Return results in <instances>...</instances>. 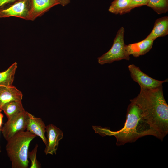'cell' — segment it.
<instances>
[{
    "label": "cell",
    "mask_w": 168,
    "mask_h": 168,
    "mask_svg": "<svg viewBox=\"0 0 168 168\" xmlns=\"http://www.w3.org/2000/svg\"><path fill=\"white\" fill-rule=\"evenodd\" d=\"M130 100L140 109L153 136L162 141L168 133V105L162 86L153 89L140 88L139 93Z\"/></svg>",
    "instance_id": "6da1fadb"
},
{
    "label": "cell",
    "mask_w": 168,
    "mask_h": 168,
    "mask_svg": "<svg viewBox=\"0 0 168 168\" xmlns=\"http://www.w3.org/2000/svg\"><path fill=\"white\" fill-rule=\"evenodd\" d=\"M93 128L96 133L102 136H114L116 139V144L119 146L134 142L144 136H153L152 132L143 118L140 109L132 102H130L128 107L126 121L121 129L113 131L98 126H93Z\"/></svg>",
    "instance_id": "7a4b0ae2"
},
{
    "label": "cell",
    "mask_w": 168,
    "mask_h": 168,
    "mask_svg": "<svg viewBox=\"0 0 168 168\" xmlns=\"http://www.w3.org/2000/svg\"><path fill=\"white\" fill-rule=\"evenodd\" d=\"M36 136L27 131H20L7 141L5 148L12 168H28L29 146Z\"/></svg>",
    "instance_id": "3957f363"
},
{
    "label": "cell",
    "mask_w": 168,
    "mask_h": 168,
    "mask_svg": "<svg viewBox=\"0 0 168 168\" xmlns=\"http://www.w3.org/2000/svg\"><path fill=\"white\" fill-rule=\"evenodd\" d=\"M124 32L123 27L119 29L111 48L107 52L98 58V62L100 64L110 63L114 61L123 59L130 60V57L127 55L125 51L126 45L124 41Z\"/></svg>",
    "instance_id": "277c9868"
},
{
    "label": "cell",
    "mask_w": 168,
    "mask_h": 168,
    "mask_svg": "<svg viewBox=\"0 0 168 168\" xmlns=\"http://www.w3.org/2000/svg\"><path fill=\"white\" fill-rule=\"evenodd\" d=\"M28 112L24 110L7 119L4 124L1 131L6 141L16 133L26 129L28 118Z\"/></svg>",
    "instance_id": "5b68a950"
},
{
    "label": "cell",
    "mask_w": 168,
    "mask_h": 168,
    "mask_svg": "<svg viewBox=\"0 0 168 168\" xmlns=\"http://www.w3.org/2000/svg\"><path fill=\"white\" fill-rule=\"evenodd\" d=\"M0 8V18L16 17L30 20L29 0H18Z\"/></svg>",
    "instance_id": "8992f818"
},
{
    "label": "cell",
    "mask_w": 168,
    "mask_h": 168,
    "mask_svg": "<svg viewBox=\"0 0 168 168\" xmlns=\"http://www.w3.org/2000/svg\"><path fill=\"white\" fill-rule=\"evenodd\" d=\"M132 78L140 86V88L153 89L162 85L164 83L168 82L167 79L160 81L153 78L143 72L140 68L133 64L128 66Z\"/></svg>",
    "instance_id": "52a82bcc"
},
{
    "label": "cell",
    "mask_w": 168,
    "mask_h": 168,
    "mask_svg": "<svg viewBox=\"0 0 168 168\" xmlns=\"http://www.w3.org/2000/svg\"><path fill=\"white\" fill-rule=\"evenodd\" d=\"M47 144L44 152L46 155L56 154L59 141L62 139L63 133L59 128L53 124L46 126Z\"/></svg>",
    "instance_id": "ba28073f"
},
{
    "label": "cell",
    "mask_w": 168,
    "mask_h": 168,
    "mask_svg": "<svg viewBox=\"0 0 168 168\" xmlns=\"http://www.w3.org/2000/svg\"><path fill=\"white\" fill-rule=\"evenodd\" d=\"M30 18L34 21L53 7L59 4L58 0H29Z\"/></svg>",
    "instance_id": "9c48e42d"
},
{
    "label": "cell",
    "mask_w": 168,
    "mask_h": 168,
    "mask_svg": "<svg viewBox=\"0 0 168 168\" xmlns=\"http://www.w3.org/2000/svg\"><path fill=\"white\" fill-rule=\"evenodd\" d=\"M28 114L26 131L40 137L46 146L47 142L45 135L46 126L44 123L41 118L35 117L28 112Z\"/></svg>",
    "instance_id": "30bf717a"
},
{
    "label": "cell",
    "mask_w": 168,
    "mask_h": 168,
    "mask_svg": "<svg viewBox=\"0 0 168 168\" xmlns=\"http://www.w3.org/2000/svg\"><path fill=\"white\" fill-rule=\"evenodd\" d=\"M154 41L152 40L144 39L136 43L126 45L125 49L126 54L128 56L132 55L135 57L144 55L152 49Z\"/></svg>",
    "instance_id": "8fae6325"
},
{
    "label": "cell",
    "mask_w": 168,
    "mask_h": 168,
    "mask_svg": "<svg viewBox=\"0 0 168 168\" xmlns=\"http://www.w3.org/2000/svg\"><path fill=\"white\" fill-rule=\"evenodd\" d=\"M22 92L13 85L0 86V109L4 104L13 101H21Z\"/></svg>",
    "instance_id": "7c38bea8"
},
{
    "label": "cell",
    "mask_w": 168,
    "mask_h": 168,
    "mask_svg": "<svg viewBox=\"0 0 168 168\" xmlns=\"http://www.w3.org/2000/svg\"><path fill=\"white\" fill-rule=\"evenodd\" d=\"M168 34V17L164 16L156 20L150 34L145 39L154 40L159 37L164 36Z\"/></svg>",
    "instance_id": "4fadbf2b"
},
{
    "label": "cell",
    "mask_w": 168,
    "mask_h": 168,
    "mask_svg": "<svg viewBox=\"0 0 168 168\" xmlns=\"http://www.w3.org/2000/svg\"><path fill=\"white\" fill-rule=\"evenodd\" d=\"M3 110L7 119L25 110L21 101H11L3 105L0 108Z\"/></svg>",
    "instance_id": "5bb4252c"
},
{
    "label": "cell",
    "mask_w": 168,
    "mask_h": 168,
    "mask_svg": "<svg viewBox=\"0 0 168 168\" xmlns=\"http://www.w3.org/2000/svg\"><path fill=\"white\" fill-rule=\"evenodd\" d=\"M17 67V63L15 62L7 69L0 72V86H12Z\"/></svg>",
    "instance_id": "9a60e30c"
},
{
    "label": "cell",
    "mask_w": 168,
    "mask_h": 168,
    "mask_svg": "<svg viewBox=\"0 0 168 168\" xmlns=\"http://www.w3.org/2000/svg\"><path fill=\"white\" fill-rule=\"evenodd\" d=\"M147 6L158 14L165 13L168 10V0H148Z\"/></svg>",
    "instance_id": "2e32d148"
},
{
    "label": "cell",
    "mask_w": 168,
    "mask_h": 168,
    "mask_svg": "<svg viewBox=\"0 0 168 168\" xmlns=\"http://www.w3.org/2000/svg\"><path fill=\"white\" fill-rule=\"evenodd\" d=\"M130 0H114L109 7V11L115 14H122L123 12L128 6Z\"/></svg>",
    "instance_id": "e0dca14e"
},
{
    "label": "cell",
    "mask_w": 168,
    "mask_h": 168,
    "mask_svg": "<svg viewBox=\"0 0 168 168\" xmlns=\"http://www.w3.org/2000/svg\"><path fill=\"white\" fill-rule=\"evenodd\" d=\"M38 145L36 144L34 148L28 152V157L30 160L31 163L30 168H40V164L37 159V153Z\"/></svg>",
    "instance_id": "ac0fdd59"
},
{
    "label": "cell",
    "mask_w": 168,
    "mask_h": 168,
    "mask_svg": "<svg viewBox=\"0 0 168 168\" xmlns=\"http://www.w3.org/2000/svg\"><path fill=\"white\" fill-rule=\"evenodd\" d=\"M148 0H130L128 7L123 12L122 14L129 12L136 7L147 5Z\"/></svg>",
    "instance_id": "d6986e66"
},
{
    "label": "cell",
    "mask_w": 168,
    "mask_h": 168,
    "mask_svg": "<svg viewBox=\"0 0 168 168\" xmlns=\"http://www.w3.org/2000/svg\"><path fill=\"white\" fill-rule=\"evenodd\" d=\"M18 0H0V8Z\"/></svg>",
    "instance_id": "ffe728a7"
},
{
    "label": "cell",
    "mask_w": 168,
    "mask_h": 168,
    "mask_svg": "<svg viewBox=\"0 0 168 168\" xmlns=\"http://www.w3.org/2000/svg\"><path fill=\"white\" fill-rule=\"evenodd\" d=\"M59 4L63 6H64L68 5L70 2V0H58Z\"/></svg>",
    "instance_id": "44dd1931"
},
{
    "label": "cell",
    "mask_w": 168,
    "mask_h": 168,
    "mask_svg": "<svg viewBox=\"0 0 168 168\" xmlns=\"http://www.w3.org/2000/svg\"><path fill=\"white\" fill-rule=\"evenodd\" d=\"M2 122H0V133L1 131V128L2 127ZM1 152V147L0 146V152Z\"/></svg>",
    "instance_id": "7402d4cb"
}]
</instances>
